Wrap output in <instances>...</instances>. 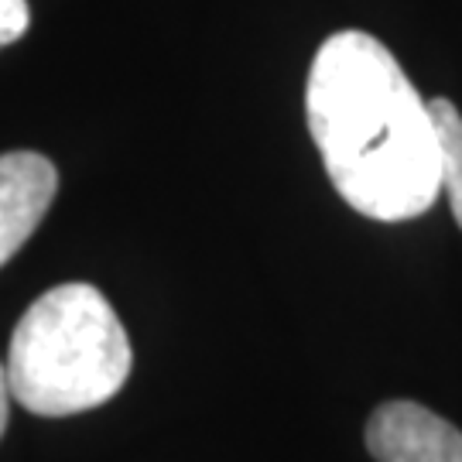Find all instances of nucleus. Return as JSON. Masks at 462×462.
<instances>
[{"instance_id": "f257e3e1", "label": "nucleus", "mask_w": 462, "mask_h": 462, "mask_svg": "<svg viewBox=\"0 0 462 462\" xmlns=\"http://www.w3.org/2000/svg\"><path fill=\"white\" fill-rule=\"evenodd\" d=\"M305 116L332 189L360 216L404 223L442 192L429 99L366 32L329 34L312 59Z\"/></svg>"}, {"instance_id": "f03ea898", "label": "nucleus", "mask_w": 462, "mask_h": 462, "mask_svg": "<svg viewBox=\"0 0 462 462\" xmlns=\"http://www.w3.org/2000/svg\"><path fill=\"white\" fill-rule=\"evenodd\" d=\"M131 339L93 284H59L21 315L7 349V387L21 408L66 418L106 404L131 374Z\"/></svg>"}, {"instance_id": "7ed1b4c3", "label": "nucleus", "mask_w": 462, "mask_h": 462, "mask_svg": "<svg viewBox=\"0 0 462 462\" xmlns=\"http://www.w3.org/2000/svg\"><path fill=\"white\" fill-rule=\"evenodd\" d=\"M377 462H462V431L414 401H387L366 421Z\"/></svg>"}, {"instance_id": "20e7f679", "label": "nucleus", "mask_w": 462, "mask_h": 462, "mask_svg": "<svg viewBox=\"0 0 462 462\" xmlns=\"http://www.w3.org/2000/svg\"><path fill=\"white\" fill-rule=\"evenodd\" d=\"M59 192V171L38 151L0 154V267L32 240Z\"/></svg>"}, {"instance_id": "39448f33", "label": "nucleus", "mask_w": 462, "mask_h": 462, "mask_svg": "<svg viewBox=\"0 0 462 462\" xmlns=\"http://www.w3.org/2000/svg\"><path fill=\"white\" fill-rule=\"evenodd\" d=\"M431 124L439 137V165H442V189L448 196L452 216L462 230V114L452 106V99H429Z\"/></svg>"}, {"instance_id": "423d86ee", "label": "nucleus", "mask_w": 462, "mask_h": 462, "mask_svg": "<svg viewBox=\"0 0 462 462\" xmlns=\"http://www.w3.org/2000/svg\"><path fill=\"white\" fill-rule=\"evenodd\" d=\"M28 28H32L28 0H0V49L14 45Z\"/></svg>"}, {"instance_id": "0eeeda50", "label": "nucleus", "mask_w": 462, "mask_h": 462, "mask_svg": "<svg viewBox=\"0 0 462 462\" xmlns=\"http://www.w3.org/2000/svg\"><path fill=\"white\" fill-rule=\"evenodd\" d=\"M7 401H11V387H7V366L0 364V435L7 429Z\"/></svg>"}]
</instances>
